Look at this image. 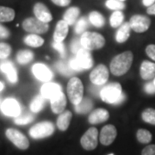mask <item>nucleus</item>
Returning a JSON list of instances; mask_svg holds the SVG:
<instances>
[{
	"label": "nucleus",
	"instance_id": "obj_1",
	"mask_svg": "<svg viewBox=\"0 0 155 155\" xmlns=\"http://www.w3.org/2000/svg\"><path fill=\"white\" fill-rule=\"evenodd\" d=\"M99 96L104 102L114 105L121 104L126 99V96L122 92V86L119 83H110L104 86Z\"/></svg>",
	"mask_w": 155,
	"mask_h": 155
},
{
	"label": "nucleus",
	"instance_id": "obj_2",
	"mask_svg": "<svg viewBox=\"0 0 155 155\" xmlns=\"http://www.w3.org/2000/svg\"><path fill=\"white\" fill-rule=\"evenodd\" d=\"M134 60L133 53L126 51L116 55L110 62V71L116 76H122L129 70Z\"/></svg>",
	"mask_w": 155,
	"mask_h": 155
},
{
	"label": "nucleus",
	"instance_id": "obj_3",
	"mask_svg": "<svg viewBox=\"0 0 155 155\" xmlns=\"http://www.w3.org/2000/svg\"><path fill=\"white\" fill-rule=\"evenodd\" d=\"M69 66L74 72H81L91 68L93 66V58L91 52L81 48L76 54V56L70 60Z\"/></svg>",
	"mask_w": 155,
	"mask_h": 155
},
{
	"label": "nucleus",
	"instance_id": "obj_4",
	"mask_svg": "<svg viewBox=\"0 0 155 155\" xmlns=\"http://www.w3.org/2000/svg\"><path fill=\"white\" fill-rule=\"evenodd\" d=\"M80 42L83 48L92 51L102 48L105 45V39L99 33L85 31L80 36Z\"/></svg>",
	"mask_w": 155,
	"mask_h": 155
},
{
	"label": "nucleus",
	"instance_id": "obj_5",
	"mask_svg": "<svg viewBox=\"0 0 155 155\" xmlns=\"http://www.w3.org/2000/svg\"><path fill=\"white\" fill-rule=\"evenodd\" d=\"M67 93L72 104L78 105L82 99L84 94V85L78 78H72L67 84Z\"/></svg>",
	"mask_w": 155,
	"mask_h": 155
},
{
	"label": "nucleus",
	"instance_id": "obj_6",
	"mask_svg": "<svg viewBox=\"0 0 155 155\" xmlns=\"http://www.w3.org/2000/svg\"><path fill=\"white\" fill-rule=\"evenodd\" d=\"M54 132V125L51 122H41L29 129V135L33 139L40 140L51 136Z\"/></svg>",
	"mask_w": 155,
	"mask_h": 155
},
{
	"label": "nucleus",
	"instance_id": "obj_7",
	"mask_svg": "<svg viewBox=\"0 0 155 155\" xmlns=\"http://www.w3.org/2000/svg\"><path fill=\"white\" fill-rule=\"evenodd\" d=\"M22 28L30 34H35V35H40V34H45L48 31L49 29V25L48 23L41 22L36 17H28L22 22Z\"/></svg>",
	"mask_w": 155,
	"mask_h": 155
},
{
	"label": "nucleus",
	"instance_id": "obj_8",
	"mask_svg": "<svg viewBox=\"0 0 155 155\" xmlns=\"http://www.w3.org/2000/svg\"><path fill=\"white\" fill-rule=\"evenodd\" d=\"M5 135L17 148L21 150L28 149L29 141L28 138L19 130L15 128H8L5 131Z\"/></svg>",
	"mask_w": 155,
	"mask_h": 155
},
{
	"label": "nucleus",
	"instance_id": "obj_9",
	"mask_svg": "<svg viewBox=\"0 0 155 155\" xmlns=\"http://www.w3.org/2000/svg\"><path fill=\"white\" fill-rule=\"evenodd\" d=\"M80 143L84 149L94 150L98 143V130L96 127H90L80 139Z\"/></svg>",
	"mask_w": 155,
	"mask_h": 155
},
{
	"label": "nucleus",
	"instance_id": "obj_10",
	"mask_svg": "<svg viewBox=\"0 0 155 155\" xmlns=\"http://www.w3.org/2000/svg\"><path fill=\"white\" fill-rule=\"evenodd\" d=\"M0 109L4 115L13 118L19 116L22 112L20 104L15 98L12 97H9L4 100L1 104Z\"/></svg>",
	"mask_w": 155,
	"mask_h": 155
},
{
	"label": "nucleus",
	"instance_id": "obj_11",
	"mask_svg": "<svg viewBox=\"0 0 155 155\" xmlns=\"http://www.w3.org/2000/svg\"><path fill=\"white\" fill-rule=\"evenodd\" d=\"M129 24L131 29L136 33H144L151 25V19L147 16L143 15H134L129 20Z\"/></svg>",
	"mask_w": 155,
	"mask_h": 155
},
{
	"label": "nucleus",
	"instance_id": "obj_12",
	"mask_svg": "<svg viewBox=\"0 0 155 155\" xmlns=\"http://www.w3.org/2000/svg\"><path fill=\"white\" fill-rule=\"evenodd\" d=\"M90 79L93 84H97V85L104 84L109 79L108 68L103 64L98 65L91 71V74H90Z\"/></svg>",
	"mask_w": 155,
	"mask_h": 155
},
{
	"label": "nucleus",
	"instance_id": "obj_13",
	"mask_svg": "<svg viewBox=\"0 0 155 155\" xmlns=\"http://www.w3.org/2000/svg\"><path fill=\"white\" fill-rule=\"evenodd\" d=\"M32 72L35 77L42 82H49L53 78V72L48 67L42 63H36L32 67Z\"/></svg>",
	"mask_w": 155,
	"mask_h": 155
},
{
	"label": "nucleus",
	"instance_id": "obj_14",
	"mask_svg": "<svg viewBox=\"0 0 155 155\" xmlns=\"http://www.w3.org/2000/svg\"><path fill=\"white\" fill-rule=\"evenodd\" d=\"M117 135L116 127L114 125H106L102 128L99 135V140L104 146H110L116 140Z\"/></svg>",
	"mask_w": 155,
	"mask_h": 155
},
{
	"label": "nucleus",
	"instance_id": "obj_15",
	"mask_svg": "<svg viewBox=\"0 0 155 155\" xmlns=\"http://www.w3.org/2000/svg\"><path fill=\"white\" fill-rule=\"evenodd\" d=\"M33 11L35 17H36L41 22L48 23L53 20V15L49 9L43 3H36L33 7Z\"/></svg>",
	"mask_w": 155,
	"mask_h": 155
},
{
	"label": "nucleus",
	"instance_id": "obj_16",
	"mask_svg": "<svg viewBox=\"0 0 155 155\" xmlns=\"http://www.w3.org/2000/svg\"><path fill=\"white\" fill-rule=\"evenodd\" d=\"M61 86L56 83H45L41 89V95L46 99L52 100L62 92Z\"/></svg>",
	"mask_w": 155,
	"mask_h": 155
},
{
	"label": "nucleus",
	"instance_id": "obj_17",
	"mask_svg": "<svg viewBox=\"0 0 155 155\" xmlns=\"http://www.w3.org/2000/svg\"><path fill=\"white\" fill-rule=\"evenodd\" d=\"M0 70L6 74V77L8 80L11 84H16L18 80V75H17V71L14 64L11 61H5L1 63L0 65Z\"/></svg>",
	"mask_w": 155,
	"mask_h": 155
},
{
	"label": "nucleus",
	"instance_id": "obj_18",
	"mask_svg": "<svg viewBox=\"0 0 155 155\" xmlns=\"http://www.w3.org/2000/svg\"><path fill=\"white\" fill-rule=\"evenodd\" d=\"M140 74L144 80H152L155 78V63L144 61L140 68Z\"/></svg>",
	"mask_w": 155,
	"mask_h": 155
},
{
	"label": "nucleus",
	"instance_id": "obj_19",
	"mask_svg": "<svg viewBox=\"0 0 155 155\" xmlns=\"http://www.w3.org/2000/svg\"><path fill=\"white\" fill-rule=\"evenodd\" d=\"M69 32V25L64 20H60L57 22L55 30L54 33V41L57 42H63Z\"/></svg>",
	"mask_w": 155,
	"mask_h": 155
},
{
	"label": "nucleus",
	"instance_id": "obj_20",
	"mask_svg": "<svg viewBox=\"0 0 155 155\" xmlns=\"http://www.w3.org/2000/svg\"><path fill=\"white\" fill-rule=\"evenodd\" d=\"M110 117V114L105 109H97L91 113L88 121L91 124H99L106 122Z\"/></svg>",
	"mask_w": 155,
	"mask_h": 155
},
{
	"label": "nucleus",
	"instance_id": "obj_21",
	"mask_svg": "<svg viewBox=\"0 0 155 155\" xmlns=\"http://www.w3.org/2000/svg\"><path fill=\"white\" fill-rule=\"evenodd\" d=\"M51 103V109L55 114H61L64 112V110L67 106V98L63 91L55 97L54 98L50 100Z\"/></svg>",
	"mask_w": 155,
	"mask_h": 155
},
{
	"label": "nucleus",
	"instance_id": "obj_22",
	"mask_svg": "<svg viewBox=\"0 0 155 155\" xmlns=\"http://www.w3.org/2000/svg\"><path fill=\"white\" fill-rule=\"evenodd\" d=\"M131 34V27L129 22H123L118 28L116 33V41L118 43H123L127 41Z\"/></svg>",
	"mask_w": 155,
	"mask_h": 155
},
{
	"label": "nucleus",
	"instance_id": "obj_23",
	"mask_svg": "<svg viewBox=\"0 0 155 155\" xmlns=\"http://www.w3.org/2000/svg\"><path fill=\"white\" fill-rule=\"evenodd\" d=\"M80 15V9L76 6H72L68 8L66 12L63 15V20L67 22V24L73 25L78 20V17Z\"/></svg>",
	"mask_w": 155,
	"mask_h": 155
},
{
	"label": "nucleus",
	"instance_id": "obj_24",
	"mask_svg": "<svg viewBox=\"0 0 155 155\" xmlns=\"http://www.w3.org/2000/svg\"><path fill=\"white\" fill-rule=\"evenodd\" d=\"M72 117V112L69 110L64 111L61 114H60V116L57 119V127H58V128L61 131H66L70 125Z\"/></svg>",
	"mask_w": 155,
	"mask_h": 155
},
{
	"label": "nucleus",
	"instance_id": "obj_25",
	"mask_svg": "<svg viewBox=\"0 0 155 155\" xmlns=\"http://www.w3.org/2000/svg\"><path fill=\"white\" fill-rule=\"evenodd\" d=\"M89 22L96 28H102L105 24V18L98 11H91L88 16Z\"/></svg>",
	"mask_w": 155,
	"mask_h": 155
},
{
	"label": "nucleus",
	"instance_id": "obj_26",
	"mask_svg": "<svg viewBox=\"0 0 155 155\" xmlns=\"http://www.w3.org/2000/svg\"><path fill=\"white\" fill-rule=\"evenodd\" d=\"M23 41L27 46L32 48H39L44 44V39L35 34H29L26 35L23 39Z\"/></svg>",
	"mask_w": 155,
	"mask_h": 155
},
{
	"label": "nucleus",
	"instance_id": "obj_27",
	"mask_svg": "<svg viewBox=\"0 0 155 155\" xmlns=\"http://www.w3.org/2000/svg\"><path fill=\"white\" fill-rule=\"evenodd\" d=\"M16 16L15 11L6 6H0V22H8L14 20Z\"/></svg>",
	"mask_w": 155,
	"mask_h": 155
},
{
	"label": "nucleus",
	"instance_id": "obj_28",
	"mask_svg": "<svg viewBox=\"0 0 155 155\" xmlns=\"http://www.w3.org/2000/svg\"><path fill=\"white\" fill-rule=\"evenodd\" d=\"M34 53L30 50H20L17 54V61L20 65H26L33 61Z\"/></svg>",
	"mask_w": 155,
	"mask_h": 155
},
{
	"label": "nucleus",
	"instance_id": "obj_29",
	"mask_svg": "<svg viewBox=\"0 0 155 155\" xmlns=\"http://www.w3.org/2000/svg\"><path fill=\"white\" fill-rule=\"evenodd\" d=\"M35 120V116L28 111H22L21 114L14 118V122L17 125H27Z\"/></svg>",
	"mask_w": 155,
	"mask_h": 155
},
{
	"label": "nucleus",
	"instance_id": "obj_30",
	"mask_svg": "<svg viewBox=\"0 0 155 155\" xmlns=\"http://www.w3.org/2000/svg\"><path fill=\"white\" fill-rule=\"evenodd\" d=\"M92 107H93L92 101L85 97V98H83L78 105L75 106V110L78 114H86L89 111H91Z\"/></svg>",
	"mask_w": 155,
	"mask_h": 155
},
{
	"label": "nucleus",
	"instance_id": "obj_31",
	"mask_svg": "<svg viewBox=\"0 0 155 155\" xmlns=\"http://www.w3.org/2000/svg\"><path fill=\"white\" fill-rule=\"evenodd\" d=\"M46 104V98L41 95L36 96L30 104V110L33 113H38L44 108Z\"/></svg>",
	"mask_w": 155,
	"mask_h": 155
},
{
	"label": "nucleus",
	"instance_id": "obj_32",
	"mask_svg": "<svg viewBox=\"0 0 155 155\" xmlns=\"http://www.w3.org/2000/svg\"><path fill=\"white\" fill-rule=\"evenodd\" d=\"M124 21V14L121 11H114L110 17V23L112 28H119Z\"/></svg>",
	"mask_w": 155,
	"mask_h": 155
},
{
	"label": "nucleus",
	"instance_id": "obj_33",
	"mask_svg": "<svg viewBox=\"0 0 155 155\" xmlns=\"http://www.w3.org/2000/svg\"><path fill=\"white\" fill-rule=\"evenodd\" d=\"M136 137H137V140L140 143L142 144H148L151 142L152 139H153V135L150 133L148 130L147 129H139L136 134Z\"/></svg>",
	"mask_w": 155,
	"mask_h": 155
},
{
	"label": "nucleus",
	"instance_id": "obj_34",
	"mask_svg": "<svg viewBox=\"0 0 155 155\" xmlns=\"http://www.w3.org/2000/svg\"><path fill=\"white\" fill-rule=\"evenodd\" d=\"M89 20L85 17H80L75 23L74 31L78 35H82L85 32L89 25Z\"/></svg>",
	"mask_w": 155,
	"mask_h": 155
},
{
	"label": "nucleus",
	"instance_id": "obj_35",
	"mask_svg": "<svg viewBox=\"0 0 155 155\" xmlns=\"http://www.w3.org/2000/svg\"><path fill=\"white\" fill-rule=\"evenodd\" d=\"M105 6L112 11H121L124 10L126 8V5L124 2H122L120 0H107L105 2Z\"/></svg>",
	"mask_w": 155,
	"mask_h": 155
},
{
	"label": "nucleus",
	"instance_id": "obj_36",
	"mask_svg": "<svg viewBox=\"0 0 155 155\" xmlns=\"http://www.w3.org/2000/svg\"><path fill=\"white\" fill-rule=\"evenodd\" d=\"M141 118L145 122L152 125H155V110L154 109H147L141 114Z\"/></svg>",
	"mask_w": 155,
	"mask_h": 155
},
{
	"label": "nucleus",
	"instance_id": "obj_37",
	"mask_svg": "<svg viewBox=\"0 0 155 155\" xmlns=\"http://www.w3.org/2000/svg\"><path fill=\"white\" fill-rule=\"evenodd\" d=\"M55 67L57 68V70L61 72V74H63L65 76H70L74 72V71L70 67V66L67 63L63 62V61L57 62L55 64Z\"/></svg>",
	"mask_w": 155,
	"mask_h": 155
},
{
	"label": "nucleus",
	"instance_id": "obj_38",
	"mask_svg": "<svg viewBox=\"0 0 155 155\" xmlns=\"http://www.w3.org/2000/svg\"><path fill=\"white\" fill-rule=\"evenodd\" d=\"M11 53V45L5 42H0V60H5L8 58Z\"/></svg>",
	"mask_w": 155,
	"mask_h": 155
},
{
	"label": "nucleus",
	"instance_id": "obj_39",
	"mask_svg": "<svg viewBox=\"0 0 155 155\" xmlns=\"http://www.w3.org/2000/svg\"><path fill=\"white\" fill-rule=\"evenodd\" d=\"M53 48L56 49L59 53L62 58L66 57V48H65V45L63 44V42H57V41H54L53 42Z\"/></svg>",
	"mask_w": 155,
	"mask_h": 155
},
{
	"label": "nucleus",
	"instance_id": "obj_40",
	"mask_svg": "<svg viewBox=\"0 0 155 155\" xmlns=\"http://www.w3.org/2000/svg\"><path fill=\"white\" fill-rule=\"evenodd\" d=\"M81 48H83V47H82L81 42H80V39L76 38L72 40V43H71V51L72 53L76 54Z\"/></svg>",
	"mask_w": 155,
	"mask_h": 155
},
{
	"label": "nucleus",
	"instance_id": "obj_41",
	"mask_svg": "<svg viewBox=\"0 0 155 155\" xmlns=\"http://www.w3.org/2000/svg\"><path fill=\"white\" fill-rule=\"evenodd\" d=\"M146 53L150 59H152L153 61H155V45H148L146 48Z\"/></svg>",
	"mask_w": 155,
	"mask_h": 155
},
{
	"label": "nucleus",
	"instance_id": "obj_42",
	"mask_svg": "<svg viewBox=\"0 0 155 155\" xmlns=\"http://www.w3.org/2000/svg\"><path fill=\"white\" fill-rule=\"evenodd\" d=\"M10 35H11L10 30L0 23V39L9 38Z\"/></svg>",
	"mask_w": 155,
	"mask_h": 155
},
{
	"label": "nucleus",
	"instance_id": "obj_43",
	"mask_svg": "<svg viewBox=\"0 0 155 155\" xmlns=\"http://www.w3.org/2000/svg\"><path fill=\"white\" fill-rule=\"evenodd\" d=\"M141 155H155V145H148L141 152Z\"/></svg>",
	"mask_w": 155,
	"mask_h": 155
},
{
	"label": "nucleus",
	"instance_id": "obj_44",
	"mask_svg": "<svg viewBox=\"0 0 155 155\" xmlns=\"http://www.w3.org/2000/svg\"><path fill=\"white\" fill-rule=\"evenodd\" d=\"M144 91L147 94H155V84L153 82L147 83L144 86Z\"/></svg>",
	"mask_w": 155,
	"mask_h": 155
},
{
	"label": "nucleus",
	"instance_id": "obj_45",
	"mask_svg": "<svg viewBox=\"0 0 155 155\" xmlns=\"http://www.w3.org/2000/svg\"><path fill=\"white\" fill-rule=\"evenodd\" d=\"M51 1L55 5L60 6V7H67L72 2V0H51Z\"/></svg>",
	"mask_w": 155,
	"mask_h": 155
},
{
	"label": "nucleus",
	"instance_id": "obj_46",
	"mask_svg": "<svg viewBox=\"0 0 155 155\" xmlns=\"http://www.w3.org/2000/svg\"><path fill=\"white\" fill-rule=\"evenodd\" d=\"M101 85H97V84H93L91 89V91H92V93L94 95H100V91H101V90L102 88L100 87Z\"/></svg>",
	"mask_w": 155,
	"mask_h": 155
},
{
	"label": "nucleus",
	"instance_id": "obj_47",
	"mask_svg": "<svg viewBox=\"0 0 155 155\" xmlns=\"http://www.w3.org/2000/svg\"><path fill=\"white\" fill-rule=\"evenodd\" d=\"M147 13L148 15H153V16H155V4H153V5L149 6V7H147Z\"/></svg>",
	"mask_w": 155,
	"mask_h": 155
},
{
	"label": "nucleus",
	"instance_id": "obj_48",
	"mask_svg": "<svg viewBox=\"0 0 155 155\" xmlns=\"http://www.w3.org/2000/svg\"><path fill=\"white\" fill-rule=\"evenodd\" d=\"M142 4L144 6L149 7V6L155 4V0H142Z\"/></svg>",
	"mask_w": 155,
	"mask_h": 155
},
{
	"label": "nucleus",
	"instance_id": "obj_49",
	"mask_svg": "<svg viewBox=\"0 0 155 155\" xmlns=\"http://www.w3.org/2000/svg\"><path fill=\"white\" fill-rule=\"evenodd\" d=\"M4 88H5V84H4L3 82L0 81V91H2L4 90Z\"/></svg>",
	"mask_w": 155,
	"mask_h": 155
},
{
	"label": "nucleus",
	"instance_id": "obj_50",
	"mask_svg": "<svg viewBox=\"0 0 155 155\" xmlns=\"http://www.w3.org/2000/svg\"><path fill=\"white\" fill-rule=\"evenodd\" d=\"M153 83H154V84H155V78H153Z\"/></svg>",
	"mask_w": 155,
	"mask_h": 155
},
{
	"label": "nucleus",
	"instance_id": "obj_51",
	"mask_svg": "<svg viewBox=\"0 0 155 155\" xmlns=\"http://www.w3.org/2000/svg\"><path fill=\"white\" fill-rule=\"evenodd\" d=\"M1 104H2V101H1V98H0V106H1Z\"/></svg>",
	"mask_w": 155,
	"mask_h": 155
},
{
	"label": "nucleus",
	"instance_id": "obj_52",
	"mask_svg": "<svg viewBox=\"0 0 155 155\" xmlns=\"http://www.w3.org/2000/svg\"><path fill=\"white\" fill-rule=\"evenodd\" d=\"M120 1H122V2H124V1H125V0H120Z\"/></svg>",
	"mask_w": 155,
	"mask_h": 155
},
{
	"label": "nucleus",
	"instance_id": "obj_53",
	"mask_svg": "<svg viewBox=\"0 0 155 155\" xmlns=\"http://www.w3.org/2000/svg\"><path fill=\"white\" fill-rule=\"evenodd\" d=\"M109 155H114V154H113V153H111V154H109Z\"/></svg>",
	"mask_w": 155,
	"mask_h": 155
}]
</instances>
